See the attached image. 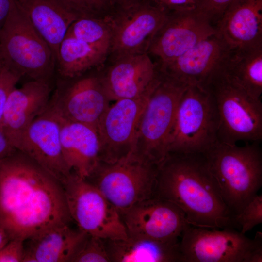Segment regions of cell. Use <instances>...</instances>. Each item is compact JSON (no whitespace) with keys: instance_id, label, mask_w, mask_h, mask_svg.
<instances>
[{"instance_id":"20","label":"cell","mask_w":262,"mask_h":262,"mask_svg":"<svg viewBox=\"0 0 262 262\" xmlns=\"http://www.w3.org/2000/svg\"><path fill=\"white\" fill-rule=\"evenodd\" d=\"M115 60L104 74L100 75L110 101L141 95L158 74L157 65L148 53L127 56Z\"/></svg>"},{"instance_id":"34","label":"cell","mask_w":262,"mask_h":262,"mask_svg":"<svg viewBox=\"0 0 262 262\" xmlns=\"http://www.w3.org/2000/svg\"><path fill=\"white\" fill-rule=\"evenodd\" d=\"M95 13L105 11L113 4L111 0H71Z\"/></svg>"},{"instance_id":"10","label":"cell","mask_w":262,"mask_h":262,"mask_svg":"<svg viewBox=\"0 0 262 262\" xmlns=\"http://www.w3.org/2000/svg\"><path fill=\"white\" fill-rule=\"evenodd\" d=\"M62 185L69 214L79 229L104 240L128 238L120 213L92 184L72 172Z\"/></svg>"},{"instance_id":"19","label":"cell","mask_w":262,"mask_h":262,"mask_svg":"<svg viewBox=\"0 0 262 262\" xmlns=\"http://www.w3.org/2000/svg\"><path fill=\"white\" fill-rule=\"evenodd\" d=\"M51 91L49 82L31 80L11 92L0 126L16 149L29 125L48 106Z\"/></svg>"},{"instance_id":"3","label":"cell","mask_w":262,"mask_h":262,"mask_svg":"<svg viewBox=\"0 0 262 262\" xmlns=\"http://www.w3.org/2000/svg\"><path fill=\"white\" fill-rule=\"evenodd\" d=\"M259 142L243 146L216 142L203 155L222 198L234 217L258 194L262 185Z\"/></svg>"},{"instance_id":"6","label":"cell","mask_w":262,"mask_h":262,"mask_svg":"<svg viewBox=\"0 0 262 262\" xmlns=\"http://www.w3.org/2000/svg\"><path fill=\"white\" fill-rule=\"evenodd\" d=\"M158 165L131 152L115 162L100 161L86 180L121 214L154 197Z\"/></svg>"},{"instance_id":"35","label":"cell","mask_w":262,"mask_h":262,"mask_svg":"<svg viewBox=\"0 0 262 262\" xmlns=\"http://www.w3.org/2000/svg\"><path fill=\"white\" fill-rule=\"evenodd\" d=\"M16 149L0 126V160L8 156Z\"/></svg>"},{"instance_id":"4","label":"cell","mask_w":262,"mask_h":262,"mask_svg":"<svg viewBox=\"0 0 262 262\" xmlns=\"http://www.w3.org/2000/svg\"><path fill=\"white\" fill-rule=\"evenodd\" d=\"M0 52L21 77L50 81L55 68L53 52L15 1L0 29Z\"/></svg>"},{"instance_id":"15","label":"cell","mask_w":262,"mask_h":262,"mask_svg":"<svg viewBox=\"0 0 262 262\" xmlns=\"http://www.w3.org/2000/svg\"><path fill=\"white\" fill-rule=\"evenodd\" d=\"M128 237L161 241H178L190 224L174 204L153 197L121 213Z\"/></svg>"},{"instance_id":"30","label":"cell","mask_w":262,"mask_h":262,"mask_svg":"<svg viewBox=\"0 0 262 262\" xmlns=\"http://www.w3.org/2000/svg\"><path fill=\"white\" fill-rule=\"evenodd\" d=\"M21 76L6 64L0 70V125L9 94Z\"/></svg>"},{"instance_id":"13","label":"cell","mask_w":262,"mask_h":262,"mask_svg":"<svg viewBox=\"0 0 262 262\" xmlns=\"http://www.w3.org/2000/svg\"><path fill=\"white\" fill-rule=\"evenodd\" d=\"M216 33L215 26L196 8L169 12L153 37L148 52L157 57L159 64L165 63Z\"/></svg>"},{"instance_id":"31","label":"cell","mask_w":262,"mask_h":262,"mask_svg":"<svg viewBox=\"0 0 262 262\" xmlns=\"http://www.w3.org/2000/svg\"><path fill=\"white\" fill-rule=\"evenodd\" d=\"M232 0H198L196 9L206 16L214 25L216 24L226 7Z\"/></svg>"},{"instance_id":"11","label":"cell","mask_w":262,"mask_h":262,"mask_svg":"<svg viewBox=\"0 0 262 262\" xmlns=\"http://www.w3.org/2000/svg\"><path fill=\"white\" fill-rule=\"evenodd\" d=\"M159 76L142 94L116 100L103 115L97 127L101 161L115 162L133 151L140 117Z\"/></svg>"},{"instance_id":"21","label":"cell","mask_w":262,"mask_h":262,"mask_svg":"<svg viewBox=\"0 0 262 262\" xmlns=\"http://www.w3.org/2000/svg\"><path fill=\"white\" fill-rule=\"evenodd\" d=\"M215 26L231 49L262 45V0H233Z\"/></svg>"},{"instance_id":"27","label":"cell","mask_w":262,"mask_h":262,"mask_svg":"<svg viewBox=\"0 0 262 262\" xmlns=\"http://www.w3.org/2000/svg\"><path fill=\"white\" fill-rule=\"evenodd\" d=\"M112 30V16L99 18L94 16L93 14L82 16L74 22L66 35L92 45L110 47Z\"/></svg>"},{"instance_id":"25","label":"cell","mask_w":262,"mask_h":262,"mask_svg":"<svg viewBox=\"0 0 262 262\" xmlns=\"http://www.w3.org/2000/svg\"><path fill=\"white\" fill-rule=\"evenodd\" d=\"M223 73L251 97L261 99L262 45L231 49Z\"/></svg>"},{"instance_id":"39","label":"cell","mask_w":262,"mask_h":262,"mask_svg":"<svg viewBox=\"0 0 262 262\" xmlns=\"http://www.w3.org/2000/svg\"><path fill=\"white\" fill-rule=\"evenodd\" d=\"M5 64V63L4 61V60L0 52V70L1 69V68L3 67V66Z\"/></svg>"},{"instance_id":"17","label":"cell","mask_w":262,"mask_h":262,"mask_svg":"<svg viewBox=\"0 0 262 262\" xmlns=\"http://www.w3.org/2000/svg\"><path fill=\"white\" fill-rule=\"evenodd\" d=\"M230 48L216 33L179 57L157 65L165 75L187 86L206 88L223 71Z\"/></svg>"},{"instance_id":"24","label":"cell","mask_w":262,"mask_h":262,"mask_svg":"<svg viewBox=\"0 0 262 262\" xmlns=\"http://www.w3.org/2000/svg\"><path fill=\"white\" fill-rule=\"evenodd\" d=\"M111 262H181L180 241H161L128 237L105 240Z\"/></svg>"},{"instance_id":"22","label":"cell","mask_w":262,"mask_h":262,"mask_svg":"<svg viewBox=\"0 0 262 262\" xmlns=\"http://www.w3.org/2000/svg\"><path fill=\"white\" fill-rule=\"evenodd\" d=\"M59 117L61 147L65 162L71 172L86 179L101 161L97 129Z\"/></svg>"},{"instance_id":"23","label":"cell","mask_w":262,"mask_h":262,"mask_svg":"<svg viewBox=\"0 0 262 262\" xmlns=\"http://www.w3.org/2000/svg\"><path fill=\"white\" fill-rule=\"evenodd\" d=\"M87 235L69 224L49 228L27 240L23 262H71Z\"/></svg>"},{"instance_id":"8","label":"cell","mask_w":262,"mask_h":262,"mask_svg":"<svg viewBox=\"0 0 262 262\" xmlns=\"http://www.w3.org/2000/svg\"><path fill=\"white\" fill-rule=\"evenodd\" d=\"M205 89L213 97L219 123L218 141L229 144L262 140V103L229 81L223 71Z\"/></svg>"},{"instance_id":"32","label":"cell","mask_w":262,"mask_h":262,"mask_svg":"<svg viewBox=\"0 0 262 262\" xmlns=\"http://www.w3.org/2000/svg\"><path fill=\"white\" fill-rule=\"evenodd\" d=\"M24 241L10 240L0 250V262H23L25 254Z\"/></svg>"},{"instance_id":"26","label":"cell","mask_w":262,"mask_h":262,"mask_svg":"<svg viewBox=\"0 0 262 262\" xmlns=\"http://www.w3.org/2000/svg\"><path fill=\"white\" fill-rule=\"evenodd\" d=\"M110 47L87 43L66 35L60 44L55 67L64 79L82 75L101 64Z\"/></svg>"},{"instance_id":"29","label":"cell","mask_w":262,"mask_h":262,"mask_svg":"<svg viewBox=\"0 0 262 262\" xmlns=\"http://www.w3.org/2000/svg\"><path fill=\"white\" fill-rule=\"evenodd\" d=\"M237 228L243 234L262 223V195H256L234 217Z\"/></svg>"},{"instance_id":"38","label":"cell","mask_w":262,"mask_h":262,"mask_svg":"<svg viewBox=\"0 0 262 262\" xmlns=\"http://www.w3.org/2000/svg\"><path fill=\"white\" fill-rule=\"evenodd\" d=\"M10 240V238L5 230L0 227V250Z\"/></svg>"},{"instance_id":"1","label":"cell","mask_w":262,"mask_h":262,"mask_svg":"<svg viewBox=\"0 0 262 262\" xmlns=\"http://www.w3.org/2000/svg\"><path fill=\"white\" fill-rule=\"evenodd\" d=\"M62 184L18 149L0 160V227L27 239L72 221Z\"/></svg>"},{"instance_id":"14","label":"cell","mask_w":262,"mask_h":262,"mask_svg":"<svg viewBox=\"0 0 262 262\" xmlns=\"http://www.w3.org/2000/svg\"><path fill=\"white\" fill-rule=\"evenodd\" d=\"M84 74L65 79L69 82L56 90L49 105L61 117L97 129L100 118L110 106V100L100 75Z\"/></svg>"},{"instance_id":"33","label":"cell","mask_w":262,"mask_h":262,"mask_svg":"<svg viewBox=\"0 0 262 262\" xmlns=\"http://www.w3.org/2000/svg\"><path fill=\"white\" fill-rule=\"evenodd\" d=\"M168 12L196 8L198 0H149Z\"/></svg>"},{"instance_id":"5","label":"cell","mask_w":262,"mask_h":262,"mask_svg":"<svg viewBox=\"0 0 262 262\" xmlns=\"http://www.w3.org/2000/svg\"><path fill=\"white\" fill-rule=\"evenodd\" d=\"M219 123L210 93L199 86H188L178 103L168 153H204L218 141Z\"/></svg>"},{"instance_id":"18","label":"cell","mask_w":262,"mask_h":262,"mask_svg":"<svg viewBox=\"0 0 262 262\" xmlns=\"http://www.w3.org/2000/svg\"><path fill=\"white\" fill-rule=\"evenodd\" d=\"M14 1L49 46L55 62L59 47L69 27L79 18L94 14L71 0H14Z\"/></svg>"},{"instance_id":"16","label":"cell","mask_w":262,"mask_h":262,"mask_svg":"<svg viewBox=\"0 0 262 262\" xmlns=\"http://www.w3.org/2000/svg\"><path fill=\"white\" fill-rule=\"evenodd\" d=\"M58 114L49 104L29 125L16 149L30 157L62 184L71 175L64 158Z\"/></svg>"},{"instance_id":"9","label":"cell","mask_w":262,"mask_h":262,"mask_svg":"<svg viewBox=\"0 0 262 262\" xmlns=\"http://www.w3.org/2000/svg\"><path fill=\"white\" fill-rule=\"evenodd\" d=\"M179 244L181 262H262V233L251 239L234 228L189 225Z\"/></svg>"},{"instance_id":"37","label":"cell","mask_w":262,"mask_h":262,"mask_svg":"<svg viewBox=\"0 0 262 262\" xmlns=\"http://www.w3.org/2000/svg\"><path fill=\"white\" fill-rule=\"evenodd\" d=\"M141 0H111L113 4H116L119 8H127L131 6Z\"/></svg>"},{"instance_id":"2","label":"cell","mask_w":262,"mask_h":262,"mask_svg":"<svg viewBox=\"0 0 262 262\" xmlns=\"http://www.w3.org/2000/svg\"><path fill=\"white\" fill-rule=\"evenodd\" d=\"M154 197L176 205L190 225L237 229L203 153H168L158 165Z\"/></svg>"},{"instance_id":"7","label":"cell","mask_w":262,"mask_h":262,"mask_svg":"<svg viewBox=\"0 0 262 262\" xmlns=\"http://www.w3.org/2000/svg\"><path fill=\"white\" fill-rule=\"evenodd\" d=\"M159 71V81L140 117L132 152L157 164L168 154L178 103L188 86Z\"/></svg>"},{"instance_id":"28","label":"cell","mask_w":262,"mask_h":262,"mask_svg":"<svg viewBox=\"0 0 262 262\" xmlns=\"http://www.w3.org/2000/svg\"><path fill=\"white\" fill-rule=\"evenodd\" d=\"M72 262H110L105 240L88 234Z\"/></svg>"},{"instance_id":"12","label":"cell","mask_w":262,"mask_h":262,"mask_svg":"<svg viewBox=\"0 0 262 262\" xmlns=\"http://www.w3.org/2000/svg\"><path fill=\"white\" fill-rule=\"evenodd\" d=\"M119 10L113 16L109 52L116 59L129 55L147 53L155 34L169 12L151 3L141 0Z\"/></svg>"},{"instance_id":"36","label":"cell","mask_w":262,"mask_h":262,"mask_svg":"<svg viewBox=\"0 0 262 262\" xmlns=\"http://www.w3.org/2000/svg\"><path fill=\"white\" fill-rule=\"evenodd\" d=\"M14 0H0V29L8 16Z\"/></svg>"}]
</instances>
